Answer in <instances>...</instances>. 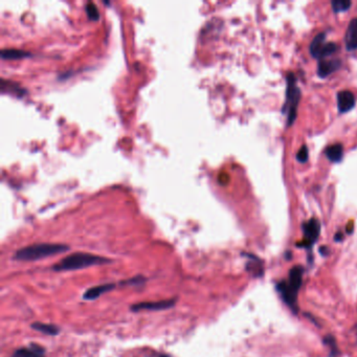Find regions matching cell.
<instances>
[{
	"label": "cell",
	"instance_id": "obj_1",
	"mask_svg": "<svg viewBox=\"0 0 357 357\" xmlns=\"http://www.w3.org/2000/svg\"><path fill=\"white\" fill-rule=\"evenodd\" d=\"M304 273L305 269L303 266H294L289 271L288 279L280 281L276 285V289L280 296H281V299L294 313L299 311L297 295H299V291L303 283Z\"/></svg>",
	"mask_w": 357,
	"mask_h": 357
},
{
	"label": "cell",
	"instance_id": "obj_2",
	"mask_svg": "<svg viewBox=\"0 0 357 357\" xmlns=\"http://www.w3.org/2000/svg\"><path fill=\"white\" fill-rule=\"evenodd\" d=\"M69 250V245L61 243H36L17 250L14 253L13 259L25 262L37 261L63 253Z\"/></svg>",
	"mask_w": 357,
	"mask_h": 357
},
{
	"label": "cell",
	"instance_id": "obj_3",
	"mask_svg": "<svg viewBox=\"0 0 357 357\" xmlns=\"http://www.w3.org/2000/svg\"><path fill=\"white\" fill-rule=\"evenodd\" d=\"M110 262H111V260L104 257H100L98 254L79 251L71 253L70 256L63 258L61 261H59L57 264L53 266V270L57 271V273H61V271H72L96 265L108 264Z\"/></svg>",
	"mask_w": 357,
	"mask_h": 357
},
{
	"label": "cell",
	"instance_id": "obj_4",
	"mask_svg": "<svg viewBox=\"0 0 357 357\" xmlns=\"http://www.w3.org/2000/svg\"><path fill=\"white\" fill-rule=\"evenodd\" d=\"M286 100L283 106V113L287 114V127H290L296 120L297 106L301 100V89L296 84V78L293 72L286 75Z\"/></svg>",
	"mask_w": 357,
	"mask_h": 357
},
{
	"label": "cell",
	"instance_id": "obj_5",
	"mask_svg": "<svg viewBox=\"0 0 357 357\" xmlns=\"http://www.w3.org/2000/svg\"><path fill=\"white\" fill-rule=\"evenodd\" d=\"M338 45L334 42H327L326 41V34L320 33L313 38L312 42L310 43V54L313 58L319 59H326L327 57L335 54L338 50Z\"/></svg>",
	"mask_w": 357,
	"mask_h": 357
},
{
	"label": "cell",
	"instance_id": "obj_6",
	"mask_svg": "<svg viewBox=\"0 0 357 357\" xmlns=\"http://www.w3.org/2000/svg\"><path fill=\"white\" fill-rule=\"evenodd\" d=\"M303 240L296 244L301 249L310 250L319 239L321 234V222L317 218H311L303 223Z\"/></svg>",
	"mask_w": 357,
	"mask_h": 357
},
{
	"label": "cell",
	"instance_id": "obj_7",
	"mask_svg": "<svg viewBox=\"0 0 357 357\" xmlns=\"http://www.w3.org/2000/svg\"><path fill=\"white\" fill-rule=\"evenodd\" d=\"M176 304V300H163L156 302H141L134 304L130 307V310L133 312H140L143 310L148 311H163L170 308H173Z\"/></svg>",
	"mask_w": 357,
	"mask_h": 357
},
{
	"label": "cell",
	"instance_id": "obj_8",
	"mask_svg": "<svg viewBox=\"0 0 357 357\" xmlns=\"http://www.w3.org/2000/svg\"><path fill=\"white\" fill-rule=\"evenodd\" d=\"M342 61L339 59H321L318 65V74L320 78H326L329 74L341 69Z\"/></svg>",
	"mask_w": 357,
	"mask_h": 357
},
{
	"label": "cell",
	"instance_id": "obj_9",
	"mask_svg": "<svg viewBox=\"0 0 357 357\" xmlns=\"http://www.w3.org/2000/svg\"><path fill=\"white\" fill-rule=\"evenodd\" d=\"M355 106V97L349 90H342L337 93V108L341 113H346Z\"/></svg>",
	"mask_w": 357,
	"mask_h": 357
},
{
	"label": "cell",
	"instance_id": "obj_10",
	"mask_svg": "<svg viewBox=\"0 0 357 357\" xmlns=\"http://www.w3.org/2000/svg\"><path fill=\"white\" fill-rule=\"evenodd\" d=\"M11 357H45V350L43 347L37 344H31L28 347L15 350Z\"/></svg>",
	"mask_w": 357,
	"mask_h": 357
},
{
	"label": "cell",
	"instance_id": "obj_11",
	"mask_svg": "<svg viewBox=\"0 0 357 357\" xmlns=\"http://www.w3.org/2000/svg\"><path fill=\"white\" fill-rule=\"evenodd\" d=\"M115 286H116V284H114V283H106V284H101V285H98L95 287H91L84 292L83 299L86 301L97 300L101 295H103L109 291L113 290Z\"/></svg>",
	"mask_w": 357,
	"mask_h": 357
},
{
	"label": "cell",
	"instance_id": "obj_12",
	"mask_svg": "<svg viewBox=\"0 0 357 357\" xmlns=\"http://www.w3.org/2000/svg\"><path fill=\"white\" fill-rule=\"evenodd\" d=\"M345 44L349 52L357 49V18H353L348 25L345 35Z\"/></svg>",
	"mask_w": 357,
	"mask_h": 357
},
{
	"label": "cell",
	"instance_id": "obj_13",
	"mask_svg": "<svg viewBox=\"0 0 357 357\" xmlns=\"http://www.w3.org/2000/svg\"><path fill=\"white\" fill-rule=\"evenodd\" d=\"M245 257L249 259L248 263H246V269H248L249 273L251 274L254 278L262 277L263 271H264V269H263L262 261L258 257L250 253L246 254Z\"/></svg>",
	"mask_w": 357,
	"mask_h": 357
},
{
	"label": "cell",
	"instance_id": "obj_14",
	"mask_svg": "<svg viewBox=\"0 0 357 357\" xmlns=\"http://www.w3.org/2000/svg\"><path fill=\"white\" fill-rule=\"evenodd\" d=\"M325 155L331 163H339L344 156V147L342 143H334L325 149Z\"/></svg>",
	"mask_w": 357,
	"mask_h": 357
},
{
	"label": "cell",
	"instance_id": "obj_15",
	"mask_svg": "<svg viewBox=\"0 0 357 357\" xmlns=\"http://www.w3.org/2000/svg\"><path fill=\"white\" fill-rule=\"evenodd\" d=\"M31 327L34 330L39 331V332L46 334V335H57V334H59V332H60V331H59V328L56 327L55 325H48V324H44V322H39V321L33 322Z\"/></svg>",
	"mask_w": 357,
	"mask_h": 357
},
{
	"label": "cell",
	"instance_id": "obj_16",
	"mask_svg": "<svg viewBox=\"0 0 357 357\" xmlns=\"http://www.w3.org/2000/svg\"><path fill=\"white\" fill-rule=\"evenodd\" d=\"M30 56L29 53L23 52L20 49H2L1 50V58L5 60H12V59H21L24 57Z\"/></svg>",
	"mask_w": 357,
	"mask_h": 357
},
{
	"label": "cell",
	"instance_id": "obj_17",
	"mask_svg": "<svg viewBox=\"0 0 357 357\" xmlns=\"http://www.w3.org/2000/svg\"><path fill=\"white\" fill-rule=\"evenodd\" d=\"M331 5H332V10L334 13H343L349 10L352 2L350 0H333Z\"/></svg>",
	"mask_w": 357,
	"mask_h": 357
},
{
	"label": "cell",
	"instance_id": "obj_18",
	"mask_svg": "<svg viewBox=\"0 0 357 357\" xmlns=\"http://www.w3.org/2000/svg\"><path fill=\"white\" fill-rule=\"evenodd\" d=\"M324 344L329 348L330 350V354L332 357H336L339 353L338 348H337V344L335 338L332 335H327L324 337Z\"/></svg>",
	"mask_w": 357,
	"mask_h": 357
},
{
	"label": "cell",
	"instance_id": "obj_19",
	"mask_svg": "<svg viewBox=\"0 0 357 357\" xmlns=\"http://www.w3.org/2000/svg\"><path fill=\"white\" fill-rule=\"evenodd\" d=\"M308 158H309L308 147L306 146V144H304V146H302V147L300 148V150L297 151L296 160L299 161V163H301V164H305V163H307Z\"/></svg>",
	"mask_w": 357,
	"mask_h": 357
},
{
	"label": "cell",
	"instance_id": "obj_20",
	"mask_svg": "<svg viewBox=\"0 0 357 357\" xmlns=\"http://www.w3.org/2000/svg\"><path fill=\"white\" fill-rule=\"evenodd\" d=\"M144 282H146V279L142 276L134 277L128 280H125V281L121 282V285H127V286H142Z\"/></svg>",
	"mask_w": 357,
	"mask_h": 357
},
{
	"label": "cell",
	"instance_id": "obj_21",
	"mask_svg": "<svg viewBox=\"0 0 357 357\" xmlns=\"http://www.w3.org/2000/svg\"><path fill=\"white\" fill-rule=\"evenodd\" d=\"M85 8H86V13H87L88 17L91 20H98L99 19L100 14H99V11H98V8H97L95 3L89 2V3L86 4V7H85Z\"/></svg>",
	"mask_w": 357,
	"mask_h": 357
},
{
	"label": "cell",
	"instance_id": "obj_22",
	"mask_svg": "<svg viewBox=\"0 0 357 357\" xmlns=\"http://www.w3.org/2000/svg\"><path fill=\"white\" fill-rule=\"evenodd\" d=\"M1 90L7 88V90H12L13 93H15L16 96H19V95H23L24 93V90L19 87V85H16V84H13V83H5L4 81H2V84H1Z\"/></svg>",
	"mask_w": 357,
	"mask_h": 357
},
{
	"label": "cell",
	"instance_id": "obj_23",
	"mask_svg": "<svg viewBox=\"0 0 357 357\" xmlns=\"http://www.w3.org/2000/svg\"><path fill=\"white\" fill-rule=\"evenodd\" d=\"M343 238H344V235L341 232H338V233H336L334 239H335V241H342Z\"/></svg>",
	"mask_w": 357,
	"mask_h": 357
},
{
	"label": "cell",
	"instance_id": "obj_24",
	"mask_svg": "<svg viewBox=\"0 0 357 357\" xmlns=\"http://www.w3.org/2000/svg\"><path fill=\"white\" fill-rule=\"evenodd\" d=\"M157 357H170V356H169V355H161V354H160V355H158Z\"/></svg>",
	"mask_w": 357,
	"mask_h": 357
}]
</instances>
